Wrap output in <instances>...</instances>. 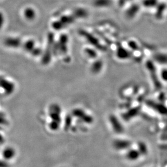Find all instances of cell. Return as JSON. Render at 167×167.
Segmentation results:
<instances>
[{
	"instance_id": "cell-1",
	"label": "cell",
	"mask_w": 167,
	"mask_h": 167,
	"mask_svg": "<svg viewBox=\"0 0 167 167\" xmlns=\"http://www.w3.org/2000/svg\"><path fill=\"white\" fill-rule=\"evenodd\" d=\"M5 45L8 47H16L20 46V40L15 38H8L5 41Z\"/></svg>"
},
{
	"instance_id": "cell-2",
	"label": "cell",
	"mask_w": 167,
	"mask_h": 167,
	"mask_svg": "<svg viewBox=\"0 0 167 167\" xmlns=\"http://www.w3.org/2000/svg\"><path fill=\"white\" fill-rule=\"evenodd\" d=\"M24 15L28 20H33L35 16V12L32 8H27L24 11Z\"/></svg>"
},
{
	"instance_id": "cell-3",
	"label": "cell",
	"mask_w": 167,
	"mask_h": 167,
	"mask_svg": "<svg viewBox=\"0 0 167 167\" xmlns=\"http://www.w3.org/2000/svg\"><path fill=\"white\" fill-rule=\"evenodd\" d=\"M111 3V0H95L94 4L97 7H107L110 5Z\"/></svg>"
},
{
	"instance_id": "cell-4",
	"label": "cell",
	"mask_w": 167,
	"mask_h": 167,
	"mask_svg": "<svg viewBox=\"0 0 167 167\" xmlns=\"http://www.w3.org/2000/svg\"><path fill=\"white\" fill-rule=\"evenodd\" d=\"M75 18L72 16H63L62 17H61L60 21L61 22V23L64 26V25H68L70 24L71 23H72V22L74 21Z\"/></svg>"
},
{
	"instance_id": "cell-5",
	"label": "cell",
	"mask_w": 167,
	"mask_h": 167,
	"mask_svg": "<svg viewBox=\"0 0 167 167\" xmlns=\"http://www.w3.org/2000/svg\"><path fill=\"white\" fill-rule=\"evenodd\" d=\"M75 16L77 17H84L87 15V11L84 9H78L75 11Z\"/></svg>"
},
{
	"instance_id": "cell-6",
	"label": "cell",
	"mask_w": 167,
	"mask_h": 167,
	"mask_svg": "<svg viewBox=\"0 0 167 167\" xmlns=\"http://www.w3.org/2000/svg\"><path fill=\"white\" fill-rule=\"evenodd\" d=\"M34 46V43L33 41H28L25 45V49L27 51H31Z\"/></svg>"
},
{
	"instance_id": "cell-7",
	"label": "cell",
	"mask_w": 167,
	"mask_h": 167,
	"mask_svg": "<svg viewBox=\"0 0 167 167\" xmlns=\"http://www.w3.org/2000/svg\"><path fill=\"white\" fill-rule=\"evenodd\" d=\"M101 67H102V65L100 64V63L97 62L93 65V71H94L95 72H97V71H98L97 68L100 69L101 68Z\"/></svg>"
},
{
	"instance_id": "cell-8",
	"label": "cell",
	"mask_w": 167,
	"mask_h": 167,
	"mask_svg": "<svg viewBox=\"0 0 167 167\" xmlns=\"http://www.w3.org/2000/svg\"><path fill=\"white\" fill-rule=\"evenodd\" d=\"M3 23H4V16L3 14L1 12H0V29H1V28L2 27Z\"/></svg>"
},
{
	"instance_id": "cell-9",
	"label": "cell",
	"mask_w": 167,
	"mask_h": 167,
	"mask_svg": "<svg viewBox=\"0 0 167 167\" xmlns=\"http://www.w3.org/2000/svg\"><path fill=\"white\" fill-rule=\"evenodd\" d=\"M162 77V78H163L164 80L167 81V70H166V71L163 72Z\"/></svg>"
},
{
	"instance_id": "cell-10",
	"label": "cell",
	"mask_w": 167,
	"mask_h": 167,
	"mask_svg": "<svg viewBox=\"0 0 167 167\" xmlns=\"http://www.w3.org/2000/svg\"><path fill=\"white\" fill-rule=\"evenodd\" d=\"M130 0H119V5H124L125 3L130 1Z\"/></svg>"
}]
</instances>
